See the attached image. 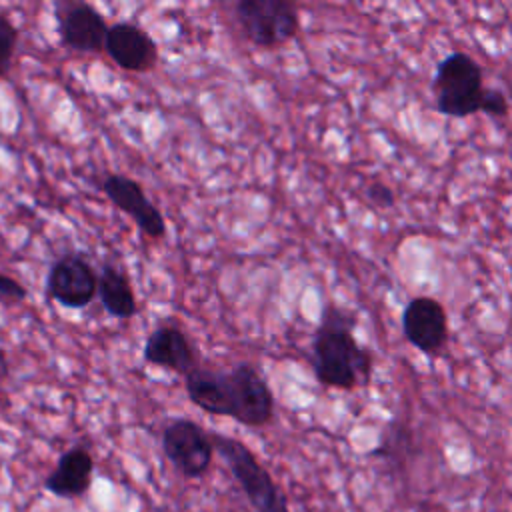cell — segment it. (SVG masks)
<instances>
[{
    "instance_id": "cell-1",
    "label": "cell",
    "mask_w": 512,
    "mask_h": 512,
    "mask_svg": "<svg viewBox=\"0 0 512 512\" xmlns=\"http://www.w3.org/2000/svg\"><path fill=\"white\" fill-rule=\"evenodd\" d=\"M356 322L350 310L332 302L320 312L310 344V364L316 380L326 388L354 390L370 382L374 358L370 348L356 340Z\"/></svg>"
},
{
    "instance_id": "cell-2",
    "label": "cell",
    "mask_w": 512,
    "mask_h": 512,
    "mask_svg": "<svg viewBox=\"0 0 512 512\" xmlns=\"http://www.w3.org/2000/svg\"><path fill=\"white\" fill-rule=\"evenodd\" d=\"M432 92L436 110L448 118H468L484 112L488 96L482 68L466 52H450L436 64Z\"/></svg>"
},
{
    "instance_id": "cell-3",
    "label": "cell",
    "mask_w": 512,
    "mask_h": 512,
    "mask_svg": "<svg viewBox=\"0 0 512 512\" xmlns=\"http://www.w3.org/2000/svg\"><path fill=\"white\" fill-rule=\"evenodd\" d=\"M210 436L214 452L226 462L256 512H288V500L282 488L244 442L226 434Z\"/></svg>"
},
{
    "instance_id": "cell-4",
    "label": "cell",
    "mask_w": 512,
    "mask_h": 512,
    "mask_svg": "<svg viewBox=\"0 0 512 512\" xmlns=\"http://www.w3.org/2000/svg\"><path fill=\"white\" fill-rule=\"evenodd\" d=\"M234 14L244 38L258 48L282 46L300 30V14L290 0H240Z\"/></svg>"
},
{
    "instance_id": "cell-5",
    "label": "cell",
    "mask_w": 512,
    "mask_h": 512,
    "mask_svg": "<svg viewBox=\"0 0 512 512\" xmlns=\"http://www.w3.org/2000/svg\"><path fill=\"white\" fill-rule=\"evenodd\" d=\"M162 452L184 478H200L214 460L212 436L190 418H172L162 430Z\"/></svg>"
},
{
    "instance_id": "cell-6",
    "label": "cell",
    "mask_w": 512,
    "mask_h": 512,
    "mask_svg": "<svg viewBox=\"0 0 512 512\" xmlns=\"http://www.w3.org/2000/svg\"><path fill=\"white\" fill-rule=\"evenodd\" d=\"M230 386V418L260 428L274 418V394L254 364L238 362L226 370Z\"/></svg>"
},
{
    "instance_id": "cell-7",
    "label": "cell",
    "mask_w": 512,
    "mask_h": 512,
    "mask_svg": "<svg viewBox=\"0 0 512 512\" xmlns=\"http://www.w3.org/2000/svg\"><path fill=\"white\" fill-rule=\"evenodd\" d=\"M46 292L62 308L82 310L98 296V272L82 254L66 252L50 264Z\"/></svg>"
},
{
    "instance_id": "cell-8",
    "label": "cell",
    "mask_w": 512,
    "mask_h": 512,
    "mask_svg": "<svg viewBox=\"0 0 512 512\" xmlns=\"http://www.w3.org/2000/svg\"><path fill=\"white\" fill-rule=\"evenodd\" d=\"M60 42L80 54H102L108 24L98 8L88 2H56L54 4Z\"/></svg>"
},
{
    "instance_id": "cell-9",
    "label": "cell",
    "mask_w": 512,
    "mask_h": 512,
    "mask_svg": "<svg viewBox=\"0 0 512 512\" xmlns=\"http://www.w3.org/2000/svg\"><path fill=\"white\" fill-rule=\"evenodd\" d=\"M98 186L104 192V196L112 202V206L124 212L144 236H166V220L162 212L156 208V204L146 196L140 182L120 172H108L106 176H102Z\"/></svg>"
},
{
    "instance_id": "cell-10",
    "label": "cell",
    "mask_w": 512,
    "mask_h": 512,
    "mask_svg": "<svg viewBox=\"0 0 512 512\" xmlns=\"http://www.w3.org/2000/svg\"><path fill=\"white\" fill-rule=\"evenodd\" d=\"M404 338L424 354L440 352L448 342V316L432 296H416L402 310Z\"/></svg>"
},
{
    "instance_id": "cell-11",
    "label": "cell",
    "mask_w": 512,
    "mask_h": 512,
    "mask_svg": "<svg viewBox=\"0 0 512 512\" xmlns=\"http://www.w3.org/2000/svg\"><path fill=\"white\" fill-rule=\"evenodd\" d=\"M104 52L126 72H148L158 62L156 40L134 22H114L108 28Z\"/></svg>"
},
{
    "instance_id": "cell-12",
    "label": "cell",
    "mask_w": 512,
    "mask_h": 512,
    "mask_svg": "<svg viewBox=\"0 0 512 512\" xmlns=\"http://www.w3.org/2000/svg\"><path fill=\"white\" fill-rule=\"evenodd\" d=\"M142 358L146 364L182 376L198 366V354L192 340L182 328L174 324H162L146 336Z\"/></svg>"
},
{
    "instance_id": "cell-13",
    "label": "cell",
    "mask_w": 512,
    "mask_h": 512,
    "mask_svg": "<svg viewBox=\"0 0 512 512\" xmlns=\"http://www.w3.org/2000/svg\"><path fill=\"white\" fill-rule=\"evenodd\" d=\"M92 472V454L84 446H72L60 454L54 470L44 480V488L58 498H80L92 484Z\"/></svg>"
},
{
    "instance_id": "cell-14",
    "label": "cell",
    "mask_w": 512,
    "mask_h": 512,
    "mask_svg": "<svg viewBox=\"0 0 512 512\" xmlns=\"http://www.w3.org/2000/svg\"><path fill=\"white\" fill-rule=\"evenodd\" d=\"M188 400L212 416H230V386L226 370L196 366L184 376Z\"/></svg>"
},
{
    "instance_id": "cell-15",
    "label": "cell",
    "mask_w": 512,
    "mask_h": 512,
    "mask_svg": "<svg viewBox=\"0 0 512 512\" xmlns=\"http://www.w3.org/2000/svg\"><path fill=\"white\" fill-rule=\"evenodd\" d=\"M98 300L116 320H130L138 314L134 288L122 268L106 262L98 272Z\"/></svg>"
},
{
    "instance_id": "cell-16",
    "label": "cell",
    "mask_w": 512,
    "mask_h": 512,
    "mask_svg": "<svg viewBox=\"0 0 512 512\" xmlns=\"http://www.w3.org/2000/svg\"><path fill=\"white\" fill-rule=\"evenodd\" d=\"M20 32L10 16L0 12V78L8 76L16 54Z\"/></svg>"
},
{
    "instance_id": "cell-17",
    "label": "cell",
    "mask_w": 512,
    "mask_h": 512,
    "mask_svg": "<svg viewBox=\"0 0 512 512\" xmlns=\"http://www.w3.org/2000/svg\"><path fill=\"white\" fill-rule=\"evenodd\" d=\"M28 296V290L14 276L0 272V300L6 304H20Z\"/></svg>"
},
{
    "instance_id": "cell-18",
    "label": "cell",
    "mask_w": 512,
    "mask_h": 512,
    "mask_svg": "<svg viewBox=\"0 0 512 512\" xmlns=\"http://www.w3.org/2000/svg\"><path fill=\"white\" fill-rule=\"evenodd\" d=\"M366 196H368V200H370L374 206H378V208H390V206H394V202H396L394 192H392L386 184H382V182H372V184L368 186V190H366Z\"/></svg>"
},
{
    "instance_id": "cell-19",
    "label": "cell",
    "mask_w": 512,
    "mask_h": 512,
    "mask_svg": "<svg viewBox=\"0 0 512 512\" xmlns=\"http://www.w3.org/2000/svg\"><path fill=\"white\" fill-rule=\"evenodd\" d=\"M10 372V364H8V356H6V350L0 346V380H4Z\"/></svg>"
}]
</instances>
